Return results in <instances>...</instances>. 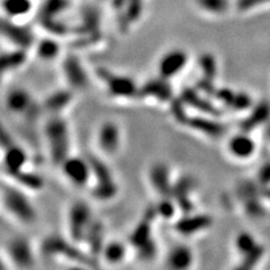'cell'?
Wrapping results in <instances>:
<instances>
[{
	"label": "cell",
	"mask_w": 270,
	"mask_h": 270,
	"mask_svg": "<svg viewBox=\"0 0 270 270\" xmlns=\"http://www.w3.org/2000/svg\"><path fill=\"white\" fill-rule=\"evenodd\" d=\"M39 254L49 259H63L65 262L82 268H98L100 262L84 245L76 243L68 235L52 233L45 237L38 248Z\"/></svg>",
	"instance_id": "cell-1"
},
{
	"label": "cell",
	"mask_w": 270,
	"mask_h": 270,
	"mask_svg": "<svg viewBox=\"0 0 270 270\" xmlns=\"http://www.w3.org/2000/svg\"><path fill=\"white\" fill-rule=\"evenodd\" d=\"M43 137L51 163L59 168L72 154V134L65 115H49L43 124Z\"/></svg>",
	"instance_id": "cell-2"
},
{
	"label": "cell",
	"mask_w": 270,
	"mask_h": 270,
	"mask_svg": "<svg viewBox=\"0 0 270 270\" xmlns=\"http://www.w3.org/2000/svg\"><path fill=\"white\" fill-rule=\"evenodd\" d=\"M157 220L154 206H149L130 233L128 242L140 262H152L159 256V244L153 231Z\"/></svg>",
	"instance_id": "cell-3"
},
{
	"label": "cell",
	"mask_w": 270,
	"mask_h": 270,
	"mask_svg": "<svg viewBox=\"0 0 270 270\" xmlns=\"http://www.w3.org/2000/svg\"><path fill=\"white\" fill-rule=\"evenodd\" d=\"M2 207L11 220L23 225H32L38 218L30 192L10 180L3 182Z\"/></svg>",
	"instance_id": "cell-4"
},
{
	"label": "cell",
	"mask_w": 270,
	"mask_h": 270,
	"mask_svg": "<svg viewBox=\"0 0 270 270\" xmlns=\"http://www.w3.org/2000/svg\"><path fill=\"white\" fill-rule=\"evenodd\" d=\"M91 170H93V180L90 185V195L93 199L99 203H109L118 196L119 185L111 167L106 162V158L97 153H87Z\"/></svg>",
	"instance_id": "cell-5"
},
{
	"label": "cell",
	"mask_w": 270,
	"mask_h": 270,
	"mask_svg": "<svg viewBox=\"0 0 270 270\" xmlns=\"http://www.w3.org/2000/svg\"><path fill=\"white\" fill-rule=\"evenodd\" d=\"M96 77L100 80L109 98L115 100H139L140 85L126 73L115 72L111 69L99 67L96 69Z\"/></svg>",
	"instance_id": "cell-6"
},
{
	"label": "cell",
	"mask_w": 270,
	"mask_h": 270,
	"mask_svg": "<svg viewBox=\"0 0 270 270\" xmlns=\"http://www.w3.org/2000/svg\"><path fill=\"white\" fill-rule=\"evenodd\" d=\"M3 255L10 268L28 270L36 267V249L24 234H13L5 240Z\"/></svg>",
	"instance_id": "cell-7"
},
{
	"label": "cell",
	"mask_w": 270,
	"mask_h": 270,
	"mask_svg": "<svg viewBox=\"0 0 270 270\" xmlns=\"http://www.w3.org/2000/svg\"><path fill=\"white\" fill-rule=\"evenodd\" d=\"M94 220V211L87 200L73 199L68 205L66 213V234L76 243L84 245L86 235Z\"/></svg>",
	"instance_id": "cell-8"
},
{
	"label": "cell",
	"mask_w": 270,
	"mask_h": 270,
	"mask_svg": "<svg viewBox=\"0 0 270 270\" xmlns=\"http://www.w3.org/2000/svg\"><path fill=\"white\" fill-rule=\"evenodd\" d=\"M4 107L13 116L26 120H35L43 113L41 102H37L30 90L23 87H11L4 96Z\"/></svg>",
	"instance_id": "cell-9"
},
{
	"label": "cell",
	"mask_w": 270,
	"mask_h": 270,
	"mask_svg": "<svg viewBox=\"0 0 270 270\" xmlns=\"http://www.w3.org/2000/svg\"><path fill=\"white\" fill-rule=\"evenodd\" d=\"M60 71L67 87L76 93L85 91L90 87V73L78 54L67 53L62 56L60 60Z\"/></svg>",
	"instance_id": "cell-10"
},
{
	"label": "cell",
	"mask_w": 270,
	"mask_h": 270,
	"mask_svg": "<svg viewBox=\"0 0 270 270\" xmlns=\"http://www.w3.org/2000/svg\"><path fill=\"white\" fill-rule=\"evenodd\" d=\"M97 152L104 158L116 157L123 144V132L120 125L113 119L101 122L95 133Z\"/></svg>",
	"instance_id": "cell-11"
},
{
	"label": "cell",
	"mask_w": 270,
	"mask_h": 270,
	"mask_svg": "<svg viewBox=\"0 0 270 270\" xmlns=\"http://www.w3.org/2000/svg\"><path fill=\"white\" fill-rule=\"evenodd\" d=\"M59 169L62 177L73 187H90L93 170L87 156H76L72 153L60 164Z\"/></svg>",
	"instance_id": "cell-12"
},
{
	"label": "cell",
	"mask_w": 270,
	"mask_h": 270,
	"mask_svg": "<svg viewBox=\"0 0 270 270\" xmlns=\"http://www.w3.org/2000/svg\"><path fill=\"white\" fill-rule=\"evenodd\" d=\"M3 174L7 178L17 174L22 170L28 168L30 154L26 149L16 143L10 136L6 134L5 128L3 129Z\"/></svg>",
	"instance_id": "cell-13"
},
{
	"label": "cell",
	"mask_w": 270,
	"mask_h": 270,
	"mask_svg": "<svg viewBox=\"0 0 270 270\" xmlns=\"http://www.w3.org/2000/svg\"><path fill=\"white\" fill-rule=\"evenodd\" d=\"M2 35L10 47L28 51L33 50L37 41L35 32L30 25L22 24L18 19H13L6 16L2 19Z\"/></svg>",
	"instance_id": "cell-14"
},
{
	"label": "cell",
	"mask_w": 270,
	"mask_h": 270,
	"mask_svg": "<svg viewBox=\"0 0 270 270\" xmlns=\"http://www.w3.org/2000/svg\"><path fill=\"white\" fill-rule=\"evenodd\" d=\"M176 96L172 80L165 79L159 74L147 79L140 85L139 100L152 101L159 105H170Z\"/></svg>",
	"instance_id": "cell-15"
},
{
	"label": "cell",
	"mask_w": 270,
	"mask_h": 270,
	"mask_svg": "<svg viewBox=\"0 0 270 270\" xmlns=\"http://www.w3.org/2000/svg\"><path fill=\"white\" fill-rule=\"evenodd\" d=\"M213 223L212 215L195 211L192 213L180 214L172 222V229L178 235L188 239L207 232L213 226Z\"/></svg>",
	"instance_id": "cell-16"
},
{
	"label": "cell",
	"mask_w": 270,
	"mask_h": 270,
	"mask_svg": "<svg viewBox=\"0 0 270 270\" xmlns=\"http://www.w3.org/2000/svg\"><path fill=\"white\" fill-rule=\"evenodd\" d=\"M183 128L206 139L220 140L227 132V126L220 120V117L205 114H194L187 117Z\"/></svg>",
	"instance_id": "cell-17"
},
{
	"label": "cell",
	"mask_w": 270,
	"mask_h": 270,
	"mask_svg": "<svg viewBox=\"0 0 270 270\" xmlns=\"http://www.w3.org/2000/svg\"><path fill=\"white\" fill-rule=\"evenodd\" d=\"M191 56L186 50L174 48L165 51L157 62V74L165 79L174 80L186 70Z\"/></svg>",
	"instance_id": "cell-18"
},
{
	"label": "cell",
	"mask_w": 270,
	"mask_h": 270,
	"mask_svg": "<svg viewBox=\"0 0 270 270\" xmlns=\"http://www.w3.org/2000/svg\"><path fill=\"white\" fill-rule=\"evenodd\" d=\"M147 181L157 197L171 196L175 177L171 167L165 161H154L147 170Z\"/></svg>",
	"instance_id": "cell-19"
},
{
	"label": "cell",
	"mask_w": 270,
	"mask_h": 270,
	"mask_svg": "<svg viewBox=\"0 0 270 270\" xmlns=\"http://www.w3.org/2000/svg\"><path fill=\"white\" fill-rule=\"evenodd\" d=\"M197 188L196 178L191 174H182L175 178L171 196L174 197L180 214L192 213L196 211L194 194Z\"/></svg>",
	"instance_id": "cell-20"
},
{
	"label": "cell",
	"mask_w": 270,
	"mask_h": 270,
	"mask_svg": "<svg viewBox=\"0 0 270 270\" xmlns=\"http://www.w3.org/2000/svg\"><path fill=\"white\" fill-rule=\"evenodd\" d=\"M179 97L185 102L189 109H193L198 114L212 115V116L221 117L222 108L220 105L212 98V97L205 95L196 87H187L181 90Z\"/></svg>",
	"instance_id": "cell-21"
},
{
	"label": "cell",
	"mask_w": 270,
	"mask_h": 270,
	"mask_svg": "<svg viewBox=\"0 0 270 270\" xmlns=\"http://www.w3.org/2000/svg\"><path fill=\"white\" fill-rule=\"evenodd\" d=\"M100 22L101 16L99 9L93 5L85 6L80 14V23L76 27H72V34L88 39L89 43L94 39H99L101 36Z\"/></svg>",
	"instance_id": "cell-22"
},
{
	"label": "cell",
	"mask_w": 270,
	"mask_h": 270,
	"mask_svg": "<svg viewBox=\"0 0 270 270\" xmlns=\"http://www.w3.org/2000/svg\"><path fill=\"white\" fill-rule=\"evenodd\" d=\"M76 94V91L67 86L51 91L41 101L43 113L47 114V116L49 115H65L68 109L72 106Z\"/></svg>",
	"instance_id": "cell-23"
},
{
	"label": "cell",
	"mask_w": 270,
	"mask_h": 270,
	"mask_svg": "<svg viewBox=\"0 0 270 270\" xmlns=\"http://www.w3.org/2000/svg\"><path fill=\"white\" fill-rule=\"evenodd\" d=\"M196 262L195 251L187 243H177L167 251L164 256V267L170 270H188Z\"/></svg>",
	"instance_id": "cell-24"
},
{
	"label": "cell",
	"mask_w": 270,
	"mask_h": 270,
	"mask_svg": "<svg viewBox=\"0 0 270 270\" xmlns=\"http://www.w3.org/2000/svg\"><path fill=\"white\" fill-rule=\"evenodd\" d=\"M237 193L239 199L242 202L244 210L251 217H261L265 213V210L260 203L259 196L261 195V189L258 188L254 182L249 180H243L239 182L237 187Z\"/></svg>",
	"instance_id": "cell-25"
},
{
	"label": "cell",
	"mask_w": 270,
	"mask_h": 270,
	"mask_svg": "<svg viewBox=\"0 0 270 270\" xmlns=\"http://www.w3.org/2000/svg\"><path fill=\"white\" fill-rule=\"evenodd\" d=\"M131 250L129 242H124V241L117 239H107L104 248L101 250L99 261L108 266H118L125 262Z\"/></svg>",
	"instance_id": "cell-26"
},
{
	"label": "cell",
	"mask_w": 270,
	"mask_h": 270,
	"mask_svg": "<svg viewBox=\"0 0 270 270\" xmlns=\"http://www.w3.org/2000/svg\"><path fill=\"white\" fill-rule=\"evenodd\" d=\"M106 241L107 238L104 223L95 217V220L91 223L88 230L87 235H86L84 246L91 256L99 261L101 250L104 248Z\"/></svg>",
	"instance_id": "cell-27"
},
{
	"label": "cell",
	"mask_w": 270,
	"mask_h": 270,
	"mask_svg": "<svg viewBox=\"0 0 270 270\" xmlns=\"http://www.w3.org/2000/svg\"><path fill=\"white\" fill-rule=\"evenodd\" d=\"M33 50L37 59L45 63L59 60L62 54V45L59 41V37L53 35L37 39Z\"/></svg>",
	"instance_id": "cell-28"
},
{
	"label": "cell",
	"mask_w": 270,
	"mask_h": 270,
	"mask_svg": "<svg viewBox=\"0 0 270 270\" xmlns=\"http://www.w3.org/2000/svg\"><path fill=\"white\" fill-rule=\"evenodd\" d=\"M28 56H30V51L20 48L10 47L8 50L3 51L2 59H0L3 74L19 71L26 66Z\"/></svg>",
	"instance_id": "cell-29"
},
{
	"label": "cell",
	"mask_w": 270,
	"mask_h": 270,
	"mask_svg": "<svg viewBox=\"0 0 270 270\" xmlns=\"http://www.w3.org/2000/svg\"><path fill=\"white\" fill-rule=\"evenodd\" d=\"M227 150L231 156L237 159H248L256 150V143L246 132L241 131L233 135L227 142Z\"/></svg>",
	"instance_id": "cell-30"
},
{
	"label": "cell",
	"mask_w": 270,
	"mask_h": 270,
	"mask_svg": "<svg viewBox=\"0 0 270 270\" xmlns=\"http://www.w3.org/2000/svg\"><path fill=\"white\" fill-rule=\"evenodd\" d=\"M269 117L270 104L268 101H261L252 108V112L248 115V117L241 120L239 124V129L240 131L250 133L251 131L257 129L259 125L266 123Z\"/></svg>",
	"instance_id": "cell-31"
},
{
	"label": "cell",
	"mask_w": 270,
	"mask_h": 270,
	"mask_svg": "<svg viewBox=\"0 0 270 270\" xmlns=\"http://www.w3.org/2000/svg\"><path fill=\"white\" fill-rule=\"evenodd\" d=\"M144 13V0H126V5L122 14L117 15L119 28L128 32L132 24H136Z\"/></svg>",
	"instance_id": "cell-32"
},
{
	"label": "cell",
	"mask_w": 270,
	"mask_h": 270,
	"mask_svg": "<svg viewBox=\"0 0 270 270\" xmlns=\"http://www.w3.org/2000/svg\"><path fill=\"white\" fill-rule=\"evenodd\" d=\"M7 180L15 182L16 185L26 189V191H28L30 193L39 192L45 187L44 178L39 174H37V172H34L28 168L17 172V174L7 178Z\"/></svg>",
	"instance_id": "cell-33"
},
{
	"label": "cell",
	"mask_w": 270,
	"mask_h": 270,
	"mask_svg": "<svg viewBox=\"0 0 270 270\" xmlns=\"http://www.w3.org/2000/svg\"><path fill=\"white\" fill-rule=\"evenodd\" d=\"M71 0H43L37 11L38 18H60L71 8Z\"/></svg>",
	"instance_id": "cell-34"
},
{
	"label": "cell",
	"mask_w": 270,
	"mask_h": 270,
	"mask_svg": "<svg viewBox=\"0 0 270 270\" xmlns=\"http://www.w3.org/2000/svg\"><path fill=\"white\" fill-rule=\"evenodd\" d=\"M2 7L6 17L19 19L31 14L33 10V0H3Z\"/></svg>",
	"instance_id": "cell-35"
},
{
	"label": "cell",
	"mask_w": 270,
	"mask_h": 270,
	"mask_svg": "<svg viewBox=\"0 0 270 270\" xmlns=\"http://www.w3.org/2000/svg\"><path fill=\"white\" fill-rule=\"evenodd\" d=\"M153 206L158 218H161L163 221L174 222L180 215L178 205L172 196L158 197V200Z\"/></svg>",
	"instance_id": "cell-36"
},
{
	"label": "cell",
	"mask_w": 270,
	"mask_h": 270,
	"mask_svg": "<svg viewBox=\"0 0 270 270\" xmlns=\"http://www.w3.org/2000/svg\"><path fill=\"white\" fill-rule=\"evenodd\" d=\"M198 68L200 73H202L200 77L215 81L218 72V66L216 57L213 53L204 52L200 54L198 57Z\"/></svg>",
	"instance_id": "cell-37"
},
{
	"label": "cell",
	"mask_w": 270,
	"mask_h": 270,
	"mask_svg": "<svg viewBox=\"0 0 270 270\" xmlns=\"http://www.w3.org/2000/svg\"><path fill=\"white\" fill-rule=\"evenodd\" d=\"M194 3L203 13L216 16L225 14L230 7L229 0H194Z\"/></svg>",
	"instance_id": "cell-38"
},
{
	"label": "cell",
	"mask_w": 270,
	"mask_h": 270,
	"mask_svg": "<svg viewBox=\"0 0 270 270\" xmlns=\"http://www.w3.org/2000/svg\"><path fill=\"white\" fill-rule=\"evenodd\" d=\"M262 255H263V248L261 245L257 244L254 249L250 250L249 252H246V254L242 256V259H241L237 269L240 270L252 269L254 267H256L258 262H259Z\"/></svg>",
	"instance_id": "cell-39"
},
{
	"label": "cell",
	"mask_w": 270,
	"mask_h": 270,
	"mask_svg": "<svg viewBox=\"0 0 270 270\" xmlns=\"http://www.w3.org/2000/svg\"><path fill=\"white\" fill-rule=\"evenodd\" d=\"M257 245L256 239L254 235H251L248 232L240 233L237 238H235V246H237L238 251L241 255H244L246 252H249Z\"/></svg>",
	"instance_id": "cell-40"
},
{
	"label": "cell",
	"mask_w": 270,
	"mask_h": 270,
	"mask_svg": "<svg viewBox=\"0 0 270 270\" xmlns=\"http://www.w3.org/2000/svg\"><path fill=\"white\" fill-rule=\"evenodd\" d=\"M252 106V99L251 97L246 94L243 93V91H235L234 98L231 106H230V109L235 112H243L249 109Z\"/></svg>",
	"instance_id": "cell-41"
},
{
	"label": "cell",
	"mask_w": 270,
	"mask_h": 270,
	"mask_svg": "<svg viewBox=\"0 0 270 270\" xmlns=\"http://www.w3.org/2000/svg\"><path fill=\"white\" fill-rule=\"evenodd\" d=\"M258 182L261 186L270 185V161L263 163L258 171Z\"/></svg>",
	"instance_id": "cell-42"
},
{
	"label": "cell",
	"mask_w": 270,
	"mask_h": 270,
	"mask_svg": "<svg viewBox=\"0 0 270 270\" xmlns=\"http://www.w3.org/2000/svg\"><path fill=\"white\" fill-rule=\"evenodd\" d=\"M267 3H270V0H238L237 6H238L239 10L245 11L254 7H257V6L267 4Z\"/></svg>",
	"instance_id": "cell-43"
},
{
	"label": "cell",
	"mask_w": 270,
	"mask_h": 270,
	"mask_svg": "<svg viewBox=\"0 0 270 270\" xmlns=\"http://www.w3.org/2000/svg\"><path fill=\"white\" fill-rule=\"evenodd\" d=\"M261 195L263 197H266L268 199H270V187L265 186L261 189Z\"/></svg>",
	"instance_id": "cell-44"
},
{
	"label": "cell",
	"mask_w": 270,
	"mask_h": 270,
	"mask_svg": "<svg viewBox=\"0 0 270 270\" xmlns=\"http://www.w3.org/2000/svg\"><path fill=\"white\" fill-rule=\"evenodd\" d=\"M267 135L270 137V126H268V129H267Z\"/></svg>",
	"instance_id": "cell-45"
}]
</instances>
